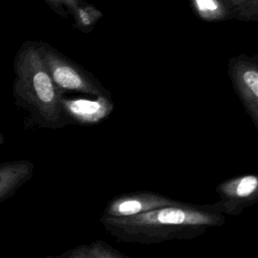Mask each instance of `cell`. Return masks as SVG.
<instances>
[{
  "instance_id": "obj_1",
  "label": "cell",
  "mask_w": 258,
  "mask_h": 258,
  "mask_svg": "<svg viewBox=\"0 0 258 258\" xmlns=\"http://www.w3.org/2000/svg\"><path fill=\"white\" fill-rule=\"evenodd\" d=\"M104 229L118 241L131 244H157L190 240L208 229L222 227L226 217L216 203L194 205L181 202L127 218H100Z\"/></svg>"
},
{
  "instance_id": "obj_2",
  "label": "cell",
  "mask_w": 258,
  "mask_h": 258,
  "mask_svg": "<svg viewBox=\"0 0 258 258\" xmlns=\"http://www.w3.org/2000/svg\"><path fill=\"white\" fill-rule=\"evenodd\" d=\"M13 96L36 125L58 129L70 125L60 105L64 95L53 83L39 55L37 41H25L14 59Z\"/></svg>"
},
{
  "instance_id": "obj_3",
  "label": "cell",
  "mask_w": 258,
  "mask_h": 258,
  "mask_svg": "<svg viewBox=\"0 0 258 258\" xmlns=\"http://www.w3.org/2000/svg\"><path fill=\"white\" fill-rule=\"evenodd\" d=\"M41 60L54 85L63 93L75 92L93 97H109L112 94L91 72L71 59L49 43L37 41Z\"/></svg>"
},
{
  "instance_id": "obj_4",
  "label": "cell",
  "mask_w": 258,
  "mask_h": 258,
  "mask_svg": "<svg viewBox=\"0 0 258 258\" xmlns=\"http://www.w3.org/2000/svg\"><path fill=\"white\" fill-rule=\"evenodd\" d=\"M227 69L239 100L258 129V55L240 53L230 58Z\"/></svg>"
},
{
  "instance_id": "obj_5",
  "label": "cell",
  "mask_w": 258,
  "mask_h": 258,
  "mask_svg": "<svg viewBox=\"0 0 258 258\" xmlns=\"http://www.w3.org/2000/svg\"><path fill=\"white\" fill-rule=\"evenodd\" d=\"M216 192L219 211L224 216H239L258 200V176L249 173L231 177L219 183Z\"/></svg>"
},
{
  "instance_id": "obj_6",
  "label": "cell",
  "mask_w": 258,
  "mask_h": 258,
  "mask_svg": "<svg viewBox=\"0 0 258 258\" xmlns=\"http://www.w3.org/2000/svg\"><path fill=\"white\" fill-rule=\"evenodd\" d=\"M180 203L181 201H176L153 191H134L111 199L105 207L102 217L127 218L164 207L176 206Z\"/></svg>"
},
{
  "instance_id": "obj_7",
  "label": "cell",
  "mask_w": 258,
  "mask_h": 258,
  "mask_svg": "<svg viewBox=\"0 0 258 258\" xmlns=\"http://www.w3.org/2000/svg\"><path fill=\"white\" fill-rule=\"evenodd\" d=\"M62 112L70 124L80 126L97 125L107 119L114 111V102L109 97L69 98L62 96L60 101Z\"/></svg>"
},
{
  "instance_id": "obj_8",
  "label": "cell",
  "mask_w": 258,
  "mask_h": 258,
  "mask_svg": "<svg viewBox=\"0 0 258 258\" xmlns=\"http://www.w3.org/2000/svg\"><path fill=\"white\" fill-rule=\"evenodd\" d=\"M34 171L33 162L22 159L0 163V203L13 196Z\"/></svg>"
},
{
  "instance_id": "obj_9",
  "label": "cell",
  "mask_w": 258,
  "mask_h": 258,
  "mask_svg": "<svg viewBox=\"0 0 258 258\" xmlns=\"http://www.w3.org/2000/svg\"><path fill=\"white\" fill-rule=\"evenodd\" d=\"M194 14L206 22L236 19L234 10L226 0H188Z\"/></svg>"
},
{
  "instance_id": "obj_10",
  "label": "cell",
  "mask_w": 258,
  "mask_h": 258,
  "mask_svg": "<svg viewBox=\"0 0 258 258\" xmlns=\"http://www.w3.org/2000/svg\"><path fill=\"white\" fill-rule=\"evenodd\" d=\"M62 254L72 258H133L122 254L102 240L77 246Z\"/></svg>"
},
{
  "instance_id": "obj_11",
  "label": "cell",
  "mask_w": 258,
  "mask_h": 258,
  "mask_svg": "<svg viewBox=\"0 0 258 258\" xmlns=\"http://www.w3.org/2000/svg\"><path fill=\"white\" fill-rule=\"evenodd\" d=\"M71 16L74 28L88 34L93 31L97 22L103 17V12L93 4L84 1L74 9Z\"/></svg>"
},
{
  "instance_id": "obj_12",
  "label": "cell",
  "mask_w": 258,
  "mask_h": 258,
  "mask_svg": "<svg viewBox=\"0 0 258 258\" xmlns=\"http://www.w3.org/2000/svg\"><path fill=\"white\" fill-rule=\"evenodd\" d=\"M235 13V20L258 21V0H226Z\"/></svg>"
},
{
  "instance_id": "obj_13",
  "label": "cell",
  "mask_w": 258,
  "mask_h": 258,
  "mask_svg": "<svg viewBox=\"0 0 258 258\" xmlns=\"http://www.w3.org/2000/svg\"><path fill=\"white\" fill-rule=\"evenodd\" d=\"M57 15L69 18L74 9L85 0H44Z\"/></svg>"
},
{
  "instance_id": "obj_14",
  "label": "cell",
  "mask_w": 258,
  "mask_h": 258,
  "mask_svg": "<svg viewBox=\"0 0 258 258\" xmlns=\"http://www.w3.org/2000/svg\"><path fill=\"white\" fill-rule=\"evenodd\" d=\"M45 258H72V257H69V256H66L63 254H60V255H56V256H52V255L46 256Z\"/></svg>"
},
{
  "instance_id": "obj_15",
  "label": "cell",
  "mask_w": 258,
  "mask_h": 258,
  "mask_svg": "<svg viewBox=\"0 0 258 258\" xmlns=\"http://www.w3.org/2000/svg\"><path fill=\"white\" fill-rule=\"evenodd\" d=\"M4 140H5V138H4V135L2 134V132L0 131V145L4 142Z\"/></svg>"
}]
</instances>
